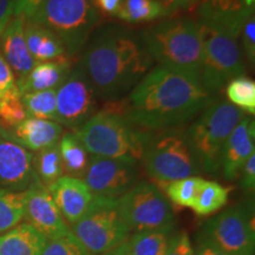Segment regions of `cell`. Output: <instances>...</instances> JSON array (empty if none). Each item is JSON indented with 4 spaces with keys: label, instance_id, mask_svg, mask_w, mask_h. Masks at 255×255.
Instances as JSON below:
<instances>
[{
    "label": "cell",
    "instance_id": "1",
    "mask_svg": "<svg viewBox=\"0 0 255 255\" xmlns=\"http://www.w3.org/2000/svg\"><path fill=\"white\" fill-rule=\"evenodd\" d=\"M117 102V101H115ZM213 95L197 79L162 66L151 69L126 100L108 109L143 129L178 127L206 109Z\"/></svg>",
    "mask_w": 255,
    "mask_h": 255
},
{
    "label": "cell",
    "instance_id": "2",
    "mask_svg": "<svg viewBox=\"0 0 255 255\" xmlns=\"http://www.w3.org/2000/svg\"><path fill=\"white\" fill-rule=\"evenodd\" d=\"M152 62L142 37L127 27L110 25L90 40L81 66L98 97L115 102L142 81Z\"/></svg>",
    "mask_w": 255,
    "mask_h": 255
},
{
    "label": "cell",
    "instance_id": "3",
    "mask_svg": "<svg viewBox=\"0 0 255 255\" xmlns=\"http://www.w3.org/2000/svg\"><path fill=\"white\" fill-rule=\"evenodd\" d=\"M141 37L159 66L199 81L202 59L199 21L183 18L161 21L146 28Z\"/></svg>",
    "mask_w": 255,
    "mask_h": 255
},
{
    "label": "cell",
    "instance_id": "4",
    "mask_svg": "<svg viewBox=\"0 0 255 255\" xmlns=\"http://www.w3.org/2000/svg\"><path fill=\"white\" fill-rule=\"evenodd\" d=\"M75 133L92 156L135 162L142 159L146 143L151 136L122 115L109 110L95 114Z\"/></svg>",
    "mask_w": 255,
    "mask_h": 255
},
{
    "label": "cell",
    "instance_id": "5",
    "mask_svg": "<svg viewBox=\"0 0 255 255\" xmlns=\"http://www.w3.org/2000/svg\"><path fill=\"white\" fill-rule=\"evenodd\" d=\"M245 117L246 114L232 103L218 101L212 102L191 124L186 136L201 169L210 174L218 173L226 142Z\"/></svg>",
    "mask_w": 255,
    "mask_h": 255
},
{
    "label": "cell",
    "instance_id": "6",
    "mask_svg": "<svg viewBox=\"0 0 255 255\" xmlns=\"http://www.w3.org/2000/svg\"><path fill=\"white\" fill-rule=\"evenodd\" d=\"M100 19L91 0H43L27 20L56 34L66 53L72 56L84 46Z\"/></svg>",
    "mask_w": 255,
    "mask_h": 255
},
{
    "label": "cell",
    "instance_id": "7",
    "mask_svg": "<svg viewBox=\"0 0 255 255\" xmlns=\"http://www.w3.org/2000/svg\"><path fill=\"white\" fill-rule=\"evenodd\" d=\"M199 23L202 43L199 81L213 95L234 78L242 77L246 65L238 38L212 24Z\"/></svg>",
    "mask_w": 255,
    "mask_h": 255
},
{
    "label": "cell",
    "instance_id": "8",
    "mask_svg": "<svg viewBox=\"0 0 255 255\" xmlns=\"http://www.w3.org/2000/svg\"><path fill=\"white\" fill-rule=\"evenodd\" d=\"M143 167L152 180L170 183L200 173L199 162L188 143L186 132L165 129L151 135L143 152Z\"/></svg>",
    "mask_w": 255,
    "mask_h": 255
},
{
    "label": "cell",
    "instance_id": "9",
    "mask_svg": "<svg viewBox=\"0 0 255 255\" xmlns=\"http://www.w3.org/2000/svg\"><path fill=\"white\" fill-rule=\"evenodd\" d=\"M71 226L70 231L92 255L113 250L130 235L117 200L105 197L95 196L87 213Z\"/></svg>",
    "mask_w": 255,
    "mask_h": 255
},
{
    "label": "cell",
    "instance_id": "10",
    "mask_svg": "<svg viewBox=\"0 0 255 255\" xmlns=\"http://www.w3.org/2000/svg\"><path fill=\"white\" fill-rule=\"evenodd\" d=\"M130 232H141L175 225L170 202L154 183L141 182L117 199Z\"/></svg>",
    "mask_w": 255,
    "mask_h": 255
},
{
    "label": "cell",
    "instance_id": "11",
    "mask_svg": "<svg viewBox=\"0 0 255 255\" xmlns=\"http://www.w3.org/2000/svg\"><path fill=\"white\" fill-rule=\"evenodd\" d=\"M202 235L229 255H254L253 207L240 203L206 223Z\"/></svg>",
    "mask_w": 255,
    "mask_h": 255
},
{
    "label": "cell",
    "instance_id": "12",
    "mask_svg": "<svg viewBox=\"0 0 255 255\" xmlns=\"http://www.w3.org/2000/svg\"><path fill=\"white\" fill-rule=\"evenodd\" d=\"M97 97L82 66L72 69L68 78L57 88L56 122L75 131L78 130L95 115Z\"/></svg>",
    "mask_w": 255,
    "mask_h": 255
},
{
    "label": "cell",
    "instance_id": "13",
    "mask_svg": "<svg viewBox=\"0 0 255 255\" xmlns=\"http://www.w3.org/2000/svg\"><path fill=\"white\" fill-rule=\"evenodd\" d=\"M137 178V162L92 156L83 181L94 196L117 200L136 186Z\"/></svg>",
    "mask_w": 255,
    "mask_h": 255
},
{
    "label": "cell",
    "instance_id": "14",
    "mask_svg": "<svg viewBox=\"0 0 255 255\" xmlns=\"http://www.w3.org/2000/svg\"><path fill=\"white\" fill-rule=\"evenodd\" d=\"M24 219L47 241L63 238L70 233L68 222L57 208L49 189L39 181H36L26 190Z\"/></svg>",
    "mask_w": 255,
    "mask_h": 255
},
{
    "label": "cell",
    "instance_id": "15",
    "mask_svg": "<svg viewBox=\"0 0 255 255\" xmlns=\"http://www.w3.org/2000/svg\"><path fill=\"white\" fill-rule=\"evenodd\" d=\"M34 155L0 132V187L25 191L38 181Z\"/></svg>",
    "mask_w": 255,
    "mask_h": 255
},
{
    "label": "cell",
    "instance_id": "16",
    "mask_svg": "<svg viewBox=\"0 0 255 255\" xmlns=\"http://www.w3.org/2000/svg\"><path fill=\"white\" fill-rule=\"evenodd\" d=\"M255 0H201L200 21L222 28L238 38L248 17L254 14Z\"/></svg>",
    "mask_w": 255,
    "mask_h": 255
},
{
    "label": "cell",
    "instance_id": "17",
    "mask_svg": "<svg viewBox=\"0 0 255 255\" xmlns=\"http://www.w3.org/2000/svg\"><path fill=\"white\" fill-rule=\"evenodd\" d=\"M60 214L70 225L77 222L87 213L94 195L81 178L64 175L47 187Z\"/></svg>",
    "mask_w": 255,
    "mask_h": 255
},
{
    "label": "cell",
    "instance_id": "18",
    "mask_svg": "<svg viewBox=\"0 0 255 255\" xmlns=\"http://www.w3.org/2000/svg\"><path fill=\"white\" fill-rule=\"evenodd\" d=\"M255 122L246 116L229 135L221 156L223 176L235 180L242 167L252 155L255 154Z\"/></svg>",
    "mask_w": 255,
    "mask_h": 255
},
{
    "label": "cell",
    "instance_id": "19",
    "mask_svg": "<svg viewBox=\"0 0 255 255\" xmlns=\"http://www.w3.org/2000/svg\"><path fill=\"white\" fill-rule=\"evenodd\" d=\"M25 23L26 19L24 17L14 15L0 36V53L17 81L25 77L37 64L28 52L25 41Z\"/></svg>",
    "mask_w": 255,
    "mask_h": 255
},
{
    "label": "cell",
    "instance_id": "20",
    "mask_svg": "<svg viewBox=\"0 0 255 255\" xmlns=\"http://www.w3.org/2000/svg\"><path fill=\"white\" fill-rule=\"evenodd\" d=\"M63 126L55 121L26 117L8 131H0L9 139L31 151H40L57 144L63 136Z\"/></svg>",
    "mask_w": 255,
    "mask_h": 255
},
{
    "label": "cell",
    "instance_id": "21",
    "mask_svg": "<svg viewBox=\"0 0 255 255\" xmlns=\"http://www.w3.org/2000/svg\"><path fill=\"white\" fill-rule=\"evenodd\" d=\"M71 62L66 57L37 63L23 78L18 79L20 95L57 89L71 72Z\"/></svg>",
    "mask_w": 255,
    "mask_h": 255
},
{
    "label": "cell",
    "instance_id": "22",
    "mask_svg": "<svg viewBox=\"0 0 255 255\" xmlns=\"http://www.w3.org/2000/svg\"><path fill=\"white\" fill-rule=\"evenodd\" d=\"M47 239L24 222L0 234V255H41Z\"/></svg>",
    "mask_w": 255,
    "mask_h": 255
},
{
    "label": "cell",
    "instance_id": "23",
    "mask_svg": "<svg viewBox=\"0 0 255 255\" xmlns=\"http://www.w3.org/2000/svg\"><path fill=\"white\" fill-rule=\"evenodd\" d=\"M28 52L36 63L65 57V47L59 38L47 28L26 20L24 28Z\"/></svg>",
    "mask_w": 255,
    "mask_h": 255
},
{
    "label": "cell",
    "instance_id": "24",
    "mask_svg": "<svg viewBox=\"0 0 255 255\" xmlns=\"http://www.w3.org/2000/svg\"><path fill=\"white\" fill-rule=\"evenodd\" d=\"M58 146L64 165V173H66L68 176L83 180L91 157L78 136L75 132L64 133L60 137Z\"/></svg>",
    "mask_w": 255,
    "mask_h": 255
},
{
    "label": "cell",
    "instance_id": "25",
    "mask_svg": "<svg viewBox=\"0 0 255 255\" xmlns=\"http://www.w3.org/2000/svg\"><path fill=\"white\" fill-rule=\"evenodd\" d=\"M175 233V225L135 232L128 239L131 255H163Z\"/></svg>",
    "mask_w": 255,
    "mask_h": 255
},
{
    "label": "cell",
    "instance_id": "26",
    "mask_svg": "<svg viewBox=\"0 0 255 255\" xmlns=\"http://www.w3.org/2000/svg\"><path fill=\"white\" fill-rule=\"evenodd\" d=\"M228 197L229 188L223 187L215 181L203 180L191 209L200 216L210 215L225 207Z\"/></svg>",
    "mask_w": 255,
    "mask_h": 255
},
{
    "label": "cell",
    "instance_id": "27",
    "mask_svg": "<svg viewBox=\"0 0 255 255\" xmlns=\"http://www.w3.org/2000/svg\"><path fill=\"white\" fill-rule=\"evenodd\" d=\"M26 190L13 191L0 188V234L20 223L25 215Z\"/></svg>",
    "mask_w": 255,
    "mask_h": 255
},
{
    "label": "cell",
    "instance_id": "28",
    "mask_svg": "<svg viewBox=\"0 0 255 255\" xmlns=\"http://www.w3.org/2000/svg\"><path fill=\"white\" fill-rule=\"evenodd\" d=\"M33 165L38 181L45 187L51 186L64 176V165L58 143L37 151L33 157Z\"/></svg>",
    "mask_w": 255,
    "mask_h": 255
},
{
    "label": "cell",
    "instance_id": "29",
    "mask_svg": "<svg viewBox=\"0 0 255 255\" xmlns=\"http://www.w3.org/2000/svg\"><path fill=\"white\" fill-rule=\"evenodd\" d=\"M167 15V11L158 0H123L116 17L127 23H144Z\"/></svg>",
    "mask_w": 255,
    "mask_h": 255
},
{
    "label": "cell",
    "instance_id": "30",
    "mask_svg": "<svg viewBox=\"0 0 255 255\" xmlns=\"http://www.w3.org/2000/svg\"><path fill=\"white\" fill-rule=\"evenodd\" d=\"M28 117L40 120H57V89L30 92L21 96Z\"/></svg>",
    "mask_w": 255,
    "mask_h": 255
},
{
    "label": "cell",
    "instance_id": "31",
    "mask_svg": "<svg viewBox=\"0 0 255 255\" xmlns=\"http://www.w3.org/2000/svg\"><path fill=\"white\" fill-rule=\"evenodd\" d=\"M228 100L234 107L245 113H255V83L247 77L234 78L227 84L226 89Z\"/></svg>",
    "mask_w": 255,
    "mask_h": 255
},
{
    "label": "cell",
    "instance_id": "32",
    "mask_svg": "<svg viewBox=\"0 0 255 255\" xmlns=\"http://www.w3.org/2000/svg\"><path fill=\"white\" fill-rule=\"evenodd\" d=\"M202 181L199 176H190L168 183L165 187L168 199L178 207L191 208Z\"/></svg>",
    "mask_w": 255,
    "mask_h": 255
},
{
    "label": "cell",
    "instance_id": "33",
    "mask_svg": "<svg viewBox=\"0 0 255 255\" xmlns=\"http://www.w3.org/2000/svg\"><path fill=\"white\" fill-rule=\"evenodd\" d=\"M27 117L21 95L13 96L0 104V131H8Z\"/></svg>",
    "mask_w": 255,
    "mask_h": 255
},
{
    "label": "cell",
    "instance_id": "34",
    "mask_svg": "<svg viewBox=\"0 0 255 255\" xmlns=\"http://www.w3.org/2000/svg\"><path fill=\"white\" fill-rule=\"evenodd\" d=\"M41 255H92L71 231L65 237L49 240Z\"/></svg>",
    "mask_w": 255,
    "mask_h": 255
},
{
    "label": "cell",
    "instance_id": "35",
    "mask_svg": "<svg viewBox=\"0 0 255 255\" xmlns=\"http://www.w3.org/2000/svg\"><path fill=\"white\" fill-rule=\"evenodd\" d=\"M17 95H20L17 87V79L0 53V104Z\"/></svg>",
    "mask_w": 255,
    "mask_h": 255
},
{
    "label": "cell",
    "instance_id": "36",
    "mask_svg": "<svg viewBox=\"0 0 255 255\" xmlns=\"http://www.w3.org/2000/svg\"><path fill=\"white\" fill-rule=\"evenodd\" d=\"M241 39V46L244 50L245 55L247 57L248 63L254 65L255 62V17L252 14L251 17L247 18L242 25L240 34H239Z\"/></svg>",
    "mask_w": 255,
    "mask_h": 255
},
{
    "label": "cell",
    "instance_id": "37",
    "mask_svg": "<svg viewBox=\"0 0 255 255\" xmlns=\"http://www.w3.org/2000/svg\"><path fill=\"white\" fill-rule=\"evenodd\" d=\"M163 255H194V246L186 232H175Z\"/></svg>",
    "mask_w": 255,
    "mask_h": 255
},
{
    "label": "cell",
    "instance_id": "38",
    "mask_svg": "<svg viewBox=\"0 0 255 255\" xmlns=\"http://www.w3.org/2000/svg\"><path fill=\"white\" fill-rule=\"evenodd\" d=\"M240 187L246 193H253L255 188V154L252 155L240 171Z\"/></svg>",
    "mask_w": 255,
    "mask_h": 255
},
{
    "label": "cell",
    "instance_id": "39",
    "mask_svg": "<svg viewBox=\"0 0 255 255\" xmlns=\"http://www.w3.org/2000/svg\"><path fill=\"white\" fill-rule=\"evenodd\" d=\"M194 255H229L219 248L215 244H213L209 239L205 235L200 234L199 240H197V246L194 248Z\"/></svg>",
    "mask_w": 255,
    "mask_h": 255
},
{
    "label": "cell",
    "instance_id": "40",
    "mask_svg": "<svg viewBox=\"0 0 255 255\" xmlns=\"http://www.w3.org/2000/svg\"><path fill=\"white\" fill-rule=\"evenodd\" d=\"M43 0H15L14 15H21L25 19H30L36 13Z\"/></svg>",
    "mask_w": 255,
    "mask_h": 255
},
{
    "label": "cell",
    "instance_id": "41",
    "mask_svg": "<svg viewBox=\"0 0 255 255\" xmlns=\"http://www.w3.org/2000/svg\"><path fill=\"white\" fill-rule=\"evenodd\" d=\"M15 0H0V36L14 17Z\"/></svg>",
    "mask_w": 255,
    "mask_h": 255
},
{
    "label": "cell",
    "instance_id": "42",
    "mask_svg": "<svg viewBox=\"0 0 255 255\" xmlns=\"http://www.w3.org/2000/svg\"><path fill=\"white\" fill-rule=\"evenodd\" d=\"M91 2L98 12L109 15H117L123 0H91Z\"/></svg>",
    "mask_w": 255,
    "mask_h": 255
},
{
    "label": "cell",
    "instance_id": "43",
    "mask_svg": "<svg viewBox=\"0 0 255 255\" xmlns=\"http://www.w3.org/2000/svg\"><path fill=\"white\" fill-rule=\"evenodd\" d=\"M158 1L163 5L168 15L174 14L180 11V9L186 8L183 0H158Z\"/></svg>",
    "mask_w": 255,
    "mask_h": 255
},
{
    "label": "cell",
    "instance_id": "44",
    "mask_svg": "<svg viewBox=\"0 0 255 255\" xmlns=\"http://www.w3.org/2000/svg\"><path fill=\"white\" fill-rule=\"evenodd\" d=\"M101 255H131L130 253V248L129 245H128V240L122 242V244L119 245L117 247L113 248V250L105 252V253L101 254Z\"/></svg>",
    "mask_w": 255,
    "mask_h": 255
},
{
    "label": "cell",
    "instance_id": "45",
    "mask_svg": "<svg viewBox=\"0 0 255 255\" xmlns=\"http://www.w3.org/2000/svg\"><path fill=\"white\" fill-rule=\"evenodd\" d=\"M183 1H184V5H186V8H188L190 7V6L196 5L197 2L201 1V0H183Z\"/></svg>",
    "mask_w": 255,
    "mask_h": 255
}]
</instances>
